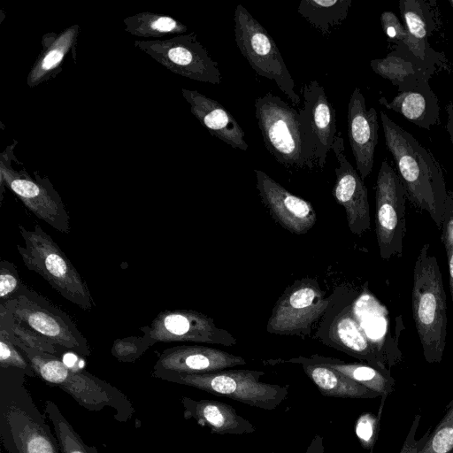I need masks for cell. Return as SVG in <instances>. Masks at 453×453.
<instances>
[{"label":"cell","instance_id":"obj_24","mask_svg":"<svg viewBox=\"0 0 453 453\" xmlns=\"http://www.w3.org/2000/svg\"><path fill=\"white\" fill-rule=\"evenodd\" d=\"M328 343L356 357L380 366L379 348L368 338L350 304L342 308L329 327Z\"/></svg>","mask_w":453,"mask_h":453},{"label":"cell","instance_id":"obj_35","mask_svg":"<svg viewBox=\"0 0 453 453\" xmlns=\"http://www.w3.org/2000/svg\"><path fill=\"white\" fill-rule=\"evenodd\" d=\"M0 367H13L22 371L27 376H36L35 370L21 351L9 340L6 333L0 329Z\"/></svg>","mask_w":453,"mask_h":453},{"label":"cell","instance_id":"obj_40","mask_svg":"<svg viewBox=\"0 0 453 453\" xmlns=\"http://www.w3.org/2000/svg\"><path fill=\"white\" fill-rule=\"evenodd\" d=\"M306 453H324L323 437L316 434L308 446Z\"/></svg>","mask_w":453,"mask_h":453},{"label":"cell","instance_id":"obj_11","mask_svg":"<svg viewBox=\"0 0 453 453\" xmlns=\"http://www.w3.org/2000/svg\"><path fill=\"white\" fill-rule=\"evenodd\" d=\"M405 189L391 165L382 161L375 186V233L380 257H401L406 230Z\"/></svg>","mask_w":453,"mask_h":453},{"label":"cell","instance_id":"obj_38","mask_svg":"<svg viewBox=\"0 0 453 453\" xmlns=\"http://www.w3.org/2000/svg\"><path fill=\"white\" fill-rule=\"evenodd\" d=\"M356 434L361 441L369 443L373 435V419L370 415H363L357 421Z\"/></svg>","mask_w":453,"mask_h":453},{"label":"cell","instance_id":"obj_20","mask_svg":"<svg viewBox=\"0 0 453 453\" xmlns=\"http://www.w3.org/2000/svg\"><path fill=\"white\" fill-rule=\"evenodd\" d=\"M181 94L191 113L211 135L234 149L248 150L244 131L222 104L197 90L181 88Z\"/></svg>","mask_w":453,"mask_h":453},{"label":"cell","instance_id":"obj_33","mask_svg":"<svg viewBox=\"0 0 453 453\" xmlns=\"http://www.w3.org/2000/svg\"><path fill=\"white\" fill-rule=\"evenodd\" d=\"M0 329L28 348L57 356L58 349L56 345L34 330L17 322L12 313L2 304H0Z\"/></svg>","mask_w":453,"mask_h":453},{"label":"cell","instance_id":"obj_12","mask_svg":"<svg viewBox=\"0 0 453 453\" xmlns=\"http://www.w3.org/2000/svg\"><path fill=\"white\" fill-rule=\"evenodd\" d=\"M134 46L173 73L213 85L221 82L218 63L194 32L165 40H136Z\"/></svg>","mask_w":453,"mask_h":453},{"label":"cell","instance_id":"obj_1","mask_svg":"<svg viewBox=\"0 0 453 453\" xmlns=\"http://www.w3.org/2000/svg\"><path fill=\"white\" fill-rule=\"evenodd\" d=\"M385 143L395 163L406 197L441 227L449 192L439 162L411 134L380 112Z\"/></svg>","mask_w":453,"mask_h":453},{"label":"cell","instance_id":"obj_10","mask_svg":"<svg viewBox=\"0 0 453 453\" xmlns=\"http://www.w3.org/2000/svg\"><path fill=\"white\" fill-rule=\"evenodd\" d=\"M234 37L242 55L257 74L273 81L296 105L301 97L274 40L267 30L242 4L234 9Z\"/></svg>","mask_w":453,"mask_h":453},{"label":"cell","instance_id":"obj_27","mask_svg":"<svg viewBox=\"0 0 453 453\" xmlns=\"http://www.w3.org/2000/svg\"><path fill=\"white\" fill-rule=\"evenodd\" d=\"M352 0H303L297 12L311 26L326 36L348 16Z\"/></svg>","mask_w":453,"mask_h":453},{"label":"cell","instance_id":"obj_21","mask_svg":"<svg viewBox=\"0 0 453 453\" xmlns=\"http://www.w3.org/2000/svg\"><path fill=\"white\" fill-rule=\"evenodd\" d=\"M372 71L389 81L397 92L412 89L429 79L437 70V65L425 62L403 45L396 44L394 50L382 58L370 62Z\"/></svg>","mask_w":453,"mask_h":453},{"label":"cell","instance_id":"obj_32","mask_svg":"<svg viewBox=\"0 0 453 453\" xmlns=\"http://www.w3.org/2000/svg\"><path fill=\"white\" fill-rule=\"evenodd\" d=\"M310 358L338 371L373 392H382L385 388L386 379L377 368L362 364L345 363L339 359L319 355H313Z\"/></svg>","mask_w":453,"mask_h":453},{"label":"cell","instance_id":"obj_37","mask_svg":"<svg viewBox=\"0 0 453 453\" xmlns=\"http://www.w3.org/2000/svg\"><path fill=\"white\" fill-rule=\"evenodd\" d=\"M432 448L435 453H447L453 448V428L444 427L434 437Z\"/></svg>","mask_w":453,"mask_h":453},{"label":"cell","instance_id":"obj_30","mask_svg":"<svg viewBox=\"0 0 453 453\" xmlns=\"http://www.w3.org/2000/svg\"><path fill=\"white\" fill-rule=\"evenodd\" d=\"M44 412L53 426L61 453H99L95 446L82 441L53 401L45 402Z\"/></svg>","mask_w":453,"mask_h":453},{"label":"cell","instance_id":"obj_7","mask_svg":"<svg viewBox=\"0 0 453 453\" xmlns=\"http://www.w3.org/2000/svg\"><path fill=\"white\" fill-rule=\"evenodd\" d=\"M262 371L240 369L173 375L164 380L192 387L265 411H273L288 398V388L260 381Z\"/></svg>","mask_w":453,"mask_h":453},{"label":"cell","instance_id":"obj_18","mask_svg":"<svg viewBox=\"0 0 453 453\" xmlns=\"http://www.w3.org/2000/svg\"><path fill=\"white\" fill-rule=\"evenodd\" d=\"M254 172L261 201L273 219L292 234L307 233L317 220L311 203L287 190L265 172Z\"/></svg>","mask_w":453,"mask_h":453},{"label":"cell","instance_id":"obj_14","mask_svg":"<svg viewBox=\"0 0 453 453\" xmlns=\"http://www.w3.org/2000/svg\"><path fill=\"white\" fill-rule=\"evenodd\" d=\"M141 331L154 345L157 342H196L230 347L237 340L226 330L218 327L213 319L194 310H165Z\"/></svg>","mask_w":453,"mask_h":453},{"label":"cell","instance_id":"obj_23","mask_svg":"<svg viewBox=\"0 0 453 453\" xmlns=\"http://www.w3.org/2000/svg\"><path fill=\"white\" fill-rule=\"evenodd\" d=\"M180 403L186 419H194L212 434H246L256 431L252 423L227 403L209 399L195 400L188 396H183Z\"/></svg>","mask_w":453,"mask_h":453},{"label":"cell","instance_id":"obj_4","mask_svg":"<svg viewBox=\"0 0 453 453\" xmlns=\"http://www.w3.org/2000/svg\"><path fill=\"white\" fill-rule=\"evenodd\" d=\"M447 297L440 264L430 245H422L413 268L411 311L424 355L438 361L446 346Z\"/></svg>","mask_w":453,"mask_h":453},{"label":"cell","instance_id":"obj_34","mask_svg":"<svg viewBox=\"0 0 453 453\" xmlns=\"http://www.w3.org/2000/svg\"><path fill=\"white\" fill-rule=\"evenodd\" d=\"M151 346L150 341L145 335L128 336L115 340L111 353L120 362L132 363Z\"/></svg>","mask_w":453,"mask_h":453},{"label":"cell","instance_id":"obj_29","mask_svg":"<svg viewBox=\"0 0 453 453\" xmlns=\"http://www.w3.org/2000/svg\"><path fill=\"white\" fill-rule=\"evenodd\" d=\"M125 31L140 37H163L169 35H183L188 27L179 20L163 14L150 12H140L123 19Z\"/></svg>","mask_w":453,"mask_h":453},{"label":"cell","instance_id":"obj_9","mask_svg":"<svg viewBox=\"0 0 453 453\" xmlns=\"http://www.w3.org/2000/svg\"><path fill=\"white\" fill-rule=\"evenodd\" d=\"M17 144L18 142L14 140L0 154L1 199L5 185L38 219L61 233L69 234L70 216L50 179L42 177L37 171H34L32 177L25 168L16 169L12 166Z\"/></svg>","mask_w":453,"mask_h":453},{"label":"cell","instance_id":"obj_6","mask_svg":"<svg viewBox=\"0 0 453 453\" xmlns=\"http://www.w3.org/2000/svg\"><path fill=\"white\" fill-rule=\"evenodd\" d=\"M255 115L264 144L279 164L294 170L316 167L298 111L268 92L256 99Z\"/></svg>","mask_w":453,"mask_h":453},{"label":"cell","instance_id":"obj_5","mask_svg":"<svg viewBox=\"0 0 453 453\" xmlns=\"http://www.w3.org/2000/svg\"><path fill=\"white\" fill-rule=\"evenodd\" d=\"M24 246L17 250L26 267L41 275L64 298L83 311H91L95 302L86 280L65 252L38 224L33 229L19 225Z\"/></svg>","mask_w":453,"mask_h":453},{"label":"cell","instance_id":"obj_13","mask_svg":"<svg viewBox=\"0 0 453 453\" xmlns=\"http://www.w3.org/2000/svg\"><path fill=\"white\" fill-rule=\"evenodd\" d=\"M331 303L314 280H296L277 301L266 330L275 334L307 335Z\"/></svg>","mask_w":453,"mask_h":453},{"label":"cell","instance_id":"obj_36","mask_svg":"<svg viewBox=\"0 0 453 453\" xmlns=\"http://www.w3.org/2000/svg\"><path fill=\"white\" fill-rule=\"evenodd\" d=\"M25 284L20 280L14 264L0 261V303L14 298Z\"/></svg>","mask_w":453,"mask_h":453},{"label":"cell","instance_id":"obj_25","mask_svg":"<svg viewBox=\"0 0 453 453\" xmlns=\"http://www.w3.org/2000/svg\"><path fill=\"white\" fill-rule=\"evenodd\" d=\"M379 103L426 130H430L440 122L439 99L428 82H423L410 90L398 92L391 101L381 96Z\"/></svg>","mask_w":453,"mask_h":453},{"label":"cell","instance_id":"obj_8","mask_svg":"<svg viewBox=\"0 0 453 453\" xmlns=\"http://www.w3.org/2000/svg\"><path fill=\"white\" fill-rule=\"evenodd\" d=\"M4 305L17 322L34 330L50 342L86 357L91 354L85 336L72 318L43 296L24 285Z\"/></svg>","mask_w":453,"mask_h":453},{"label":"cell","instance_id":"obj_31","mask_svg":"<svg viewBox=\"0 0 453 453\" xmlns=\"http://www.w3.org/2000/svg\"><path fill=\"white\" fill-rule=\"evenodd\" d=\"M380 24L388 39L396 44L403 45L419 59L439 65L443 60L441 53L425 50L409 33L396 15L390 11L380 14Z\"/></svg>","mask_w":453,"mask_h":453},{"label":"cell","instance_id":"obj_26","mask_svg":"<svg viewBox=\"0 0 453 453\" xmlns=\"http://www.w3.org/2000/svg\"><path fill=\"white\" fill-rule=\"evenodd\" d=\"M286 362L299 364L305 374L324 396L341 398L370 397L373 391L352 380L338 371L317 363L310 357H299Z\"/></svg>","mask_w":453,"mask_h":453},{"label":"cell","instance_id":"obj_41","mask_svg":"<svg viewBox=\"0 0 453 453\" xmlns=\"http://www.w3.org/2000/svg\"><path fill=\"white\" fill-rule=\"evenodd\" d=\"M449 4H450V6H451V8H452V10H453V0H449Z\"/></svg>","mask_w":453,"mask_h":453},{"label":"cell","instance_id":"obj_28","mask_svg":"<svg viewBox=\"0 0 453 453\" xmlns=\"http://www.w3.org/2000/svg\"><path fill=\"white\" fill-rule=\"evenodd\" d=\"M425 0H400L398 7L403 23L411 36L426 50H433L428 42L435 28L431 7Z\"/></svg>","mask_w":453,"mask_h":453},{"label":"cell","instance_id":"obj_3","mask_svg":"<svg viewBox=\"0 0 453 453\" xmlns=\"http://www.w3.org/2000/svg\"><path fill=\"white\" fill-rule=\"evenodd\" d=\"M6 334L12 344L23 352L36 376L67 393L81 407L90 411L110 409L113 418L119 422H127L133 418L135 410L132 402L116 387L86 370H71L56 355L28 348Z\"/></svg>","mask_w":453,"mask_h":453},{"label":"cell","instance_id":"obj_16","mask_svg":"<svg viewBox=\"0 0 453 453\" xmlns=\"http://www.w3.org/2000/svg\"><path fill=\"white\" fill-rule=\"evenodd\" d=\"M246 364L242 357L219 349L180 345L160 353L153 366L152 375L164 380L173 375L213 372Z\"/></svg>","mask_w":453,"mask_h":453},{"label":"cell","instance_id":"obj_22","mask_svg":"<svg viewBox=\"0 0 453 453\" xmlns=\"http://www.w3.org/2000/svg\"><path fill=\"white\" fill-rule=\"evenodd\" d=\"M81 33L79 25H73L58 33L49 32L42 35V50L32 65L27 84L33 88L56 77L69 52L76 63V45Z\"/></svg>","mask_w":453,"mask_h":453},{"label":"cell","instance_id":"obj_17","mask_svg":"<svg viewBox=\"0 0 453 453\" xmlns=\"http://www.w3.org/2000/svg\"><path fill=\"white\" fill-rule=\"evenodd\" d=\"M332 150L338 162L334 170L336 180L332 190L333 196L345 209L350 232L361 234L371 227L367 188L364 180L346 157L341 132H338L334 139Z\"/></svg>","mask_w":453,"mask_h":453},{"label":"cell","instance_id":"obj_2","mask_svg":"<svg viewBox=\"0 0 453 453\" xmlns=\"http://www.w3.org/2000/svg\"><path fill=\"white\" fill-rule=\"evenodd\" d=\"M26 374L0 367V440L8 453H61L56 436L38 409Z\"/></svg>","mask_w":453,"mask_h":453},{"label":"cell","instance_id":"obj_19","mask_svg":"<svg viewBox=\"0 0 453 453\" xmlns=\"http://www.w3.org/2000/svg\"><path fill=\"white\" fill-rule=\"evenodd\" d=\"M348 136L357 172L365 180L372 173L378 144V114L374 107L366 108L359 88L352 91L348 104Z\"/></svg>","mask_w":453,"mask_h":453},{"label":"cell","instance_id":"obj_39","mask_svg":"<svg viewBox=\"0 0 453 453\" xmlns=\"http://www.w3.org/2000/svg\"><path fill=\"white\" fill-rule=\"evenodd\" d=\"M446 113H447V120H446V131L449 134L451 143L453 144V101H450L446 105Z\"/></svg>","mask_w":453,"mask_h":453},{"label":"cell","instance_id":"obj_15","mask_svg":"<svg viewBox=\"0 0 453 453\" xmlns=\"http://www.w3.org/2000/svg\"><path fill=\"white\" fill-rule=\"evenodd\" d=\"M302 95L303 106L298 111L301 123L316 167L323 169L338 134L335 111L317 81L304 84Z\"/></svg>","mask_w":453,"mask_h":453}]
</instances>
